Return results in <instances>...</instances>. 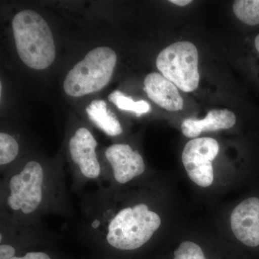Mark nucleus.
Instances as JSON below:
<instances>
[{"label": "nucleus", "instance_id": "14", "mask_svg": "<svg viewBox=\"0 0 259 259\" xmlns=\"http://www.w3.org/2000/svg\"><path fill=\"white\" fill-rule=\"evenodd\" d=\"M233 12L246 25H259V0H236L233 3Z\"/></svg>", "mask_w": 259, "mask_h": 259}, {"label": "nucleus", "instance_id": "8", "mask_svg": "<svg viewBox=\"0 0 259 259\" xmlns=\"http://www.w3.org/2000/svg\"><path fill=\"white\" fill-rule=\"evenodd\" d=\"M105 155L111 168L112 182L117 185L129 183L146 170L144 158L129 145H112L107 148Z\"/></svg>", "mask_w": 259, "mask_h": 259}, {"label": "nucleus", "instance_id": "20", "mask_svg": "<svg viewBox=\"0 0 259 259\" xmlns=\"http://www.w3.org/2000/svg\"><path fill=\"white\" fill-rule=\"evenodd\" d=\"M100 259H114L113 257L112 256H106L105 258H100Z\"/></svg>", "mask_w": 259, "mask_h": 259}, {"label": "nucleus", "instance_id": "10", "mask_svg": "<svg viewBox=\"0 0 259 259\" xmlns=\"http://www.w3.org/2000/svg\"><path fill=\"white\" fill-rule=\"evenodd\" d=\"M144 91L158 106L168 111H180L183 109V99L175 83L163 75L153 72L144 80Z\"/></svg>", "mask_w": 259, "mask_h": 259}, {"label": "nucleus", "instance_id": "1", "mask_svg": "<svg viewBox=\"0 0 259 259\" xmlns=\"http://www.w3.org/2000/svg\"><path fill=\"white\" fill-rule=\"evenodd\" d=\"M96 194L85 208L87 230L107 256L139 249L159 229L161 217L148 204H120L110 189Z\"/></svg>", "mask_w": 259, "mask_h": 259}, {"label": "nucleus", "instance_id": "9", "mask_svg": "<svg viewBox=\"0 0 259 259\" xmlns=\"http://www.w3.org/2000/svg\"><path fill=\"white\" fill-rule=\"evenodd\" d=\"M234 236L250 247L259 245V199L250 197L238 204L231 216Z\"/></svg>", "mask_w": 259, "mask_h": 259}, {"label": "nucleus", "instance_id": "2", "mask_svg": "<svg viewBox=\"0 0 259 259\" xmlns=\"http://www.w3.org/2000/svg\"><path fill=\"white\" fill-rule=\"evenodd\" d=\"M64 200L63 176L51 175L35 160L5 176L2 183V209L14 228H30L40 214L56 211Z\"/></svg>", "mask_w": 259, "mask_h": 259}, {"label": "nucleus", "instance_id": "19", "mask_svg": "<svg viewBox=\"0 0 259 259\" xmlns=\"http://www.w3.org/2000/svg\"><path fill=\"white\" fill-rule=\"evenodd\" d=\"M255 47L256 50L259 53V34L255 39Z\"/></svg>", "mask_w": 259, "mask_h": 259}, {"label": "nucleus", "instance_id": "13", "mask_svg": "<svg viewBox=\"0 0 259 259\" xmlns=\"http://www.w3.org/2000/svg\"><path fill=\"white\" fill-rule=\"evenodd\" d=\"M0 240H7L13 243L16 253L8 259H61L54 252L48 249L42 243L31 239H12L1 236Z\"/></svg>", "mask_w": 259, "mask_h": 259}, {"label": "nucleus", "instance_id": "6", "mask_svg": "<svg viewBox=\"0 0 259 259\" xmlns=\"http://www.w3.org/2000/svg\"><path fill=\"white\" fill-rule=\"evenodd\" d=\"M219 152V144L212 138L191 140L182 153V162L191 180L199 187H208L214 180L212 161Z\"/></svg>", "mask_w": 259, "mask_h": 259}, {"label": "nucleus", "instance_id": "12", "mask_svg": "<svg viewBox=\"0 0 259 259\" xmlns=\"http://www.w3.org/2000/svg\"><path fill=\"white\" fill-rule=\"evenodd\" d=\"M90 120L109 136H119L122 127L117 117L107 109L104 100H94L86 108Z\"/></svg>", "mask_w": 259, "mask_h": 259}, {"label": "nucleus", "instance_id": "4", "mask_svg": "<svg viewBox=\"0 0 259 259\" xmlns=\"http://www.w3.org/2000/svg\"><path fill=\"white\" fill-rule=\"evenodd\" d=\"M116 62L117 55L110 48L94 49L66 75L65 93L79 97L100 91L111 80Z\"/></svg>", "mask_w": 259, "mask_h": 259}, {"label": "nucleus", "instance_id": "16", "mask_svg": "<svg viewBox=\"0 0 259 259\" xmlns=\"http://www.w3.org/2000/svg\"><path fill=\"white\" fill-rule=\"evenodd\" d=\"M20 146L13 136L6 133L0 134V165L6 166L18 157Z\"/></svg>", "mask_w": 259, "mask_h": 259}, {"label": "nucleus", "instance_id": "18", "mask_svg": "<svg viewBox=\"0 0 259 259\" xmlns=\"http://www.w3.org/2000/svg\"><path fill=\"white\" fill-rule=\"evenodd\" d=\"M169 2L172 3V4L178 5V6L181 7L186 6V5H189L190 3H192L191 0H170Z\"/></svg>", "mask_w": 259, "mask_h": 259}, {"label": "nucleus", "instance_id": "5", "mask_svg": "<svg viewBox=\"0 0 259 259\" xmlns=\"http://www.w3.org/2000/svg\"><path fill=\"white\" fill-rule=\"evenodd\" d=\"M199 54L192 42L182 41L168 46L159 53L156 66L164 77L185 93L198 88Z\"/></svg>", "mask_w": 259, "mask_h": 259}, {"label": "nucleus", "instance_id": "17", "mask_svg": "<svg viewBox=\"0 0 259 259\" xmlns=\"http://www.w3.org/2000/svg\"><path fill=\"white\" fill-rule=\"evenodd\" d=\"M174 259H207L203 250L197 243L192 241L182 242L175 251Z\"/></svg>", "mask_w": 259, "mask_h": 259}, {"label": "nucleus", "instance_id": "15", "mask_svg": "<svg viewBox=\"0 0 259 259\" xmlns=\"http://www.w3.org/2000/svg\"><path fill=\"white\" fill-rule=\"evenodd\" d=\"M108 100L120 110L133 112L137 114L138 115L147 113L151 110V106L148 102L145 100L134 101L131 97L125 96L118 90H115L110 94L109 95Z\"/></svg>", "mask_w": 259, "mask_h": 259}, {"label": "nucleus", "instance_id": "11", "mask_svg": "<svg viewBox=\"0 0 259 259\" xmlns=\"http://www.w3.org/2000/svg\"><path fill=\"white\" fill-rule=\"evenodd\" d=\"M236 115L228 110H213L202 120L189 118L182 122V131L186 137L194 139L204 131L229 129L236 123Z\"/></svg>", "mask_w": 259, "mask_h": 259}, {"label": "nucleus", "instance_id": "3", "mask_svg": "<svg viewBox=\"0 0 259 259\" xmlns=\"http://www.w3.org/2000/svg\"><path fill=\"white\" fill-rule=\"evenodd\" d=\"M13 35L19 56L28 67L47 69L56 57L54 37L40 15L30 10L18 13L13 20Z\"/></svg>", "mask_w": 259, "mask_h": 259}, {"label": "nucleus", "instance_id": "7", "mask_svg": "<svg viewBox=\"0 0 259 259\" xmlns=\"http://www.w3.org/2000/svg\"><path fill=\"white\" fill-rule=\"evenodd\" d=\"M97 142L86 127L76 130L69 143L71 159L77 168L78 180L83 182L101 178V164L97 158Z\"/></svg>", "mask_w": 259, "mask_h": 259}]
</instances>
